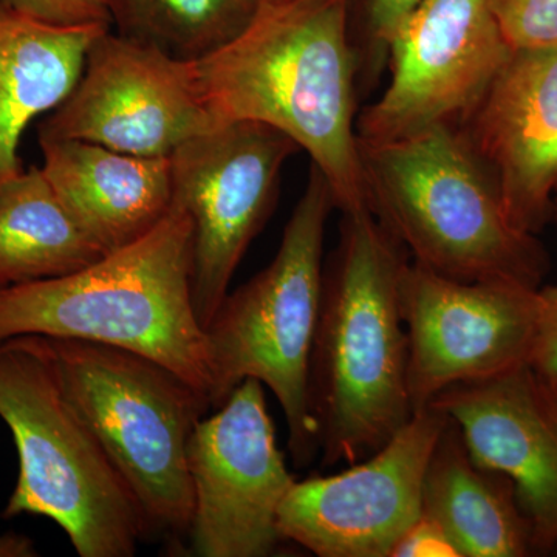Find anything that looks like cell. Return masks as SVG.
<instances>
[{
  "instance_id": "cell-20",
  "label": "cell",
  "mask_w": 557,
  "mask_h": 557,
  "mask_svg": "<svg viewBox=\"0 0 557 557\" xmlns=\"http://www.w3.org/2000/svg\"><path fill=\"white\" fill-rule=\"evenodd\" d=\"M112 27L183 61H200L231 42L260 0H106Z\"/></svg>"
},
{
  "instance_id": "cell-23",
  "label": "cell",
  "mask_w": 557,
  "mask_h": 557,
  "mask_svg": "<svg viewBox=\"0 0 557 557\" xmlns=\"http://www.w3.org/2000/svg\"><path fill=\"white\" fill-rule=\"evenodd\" d=\"M0 5L57 28H112L106 0H0Z\"/></svg>"
},
{
  "instance_id": "cell-3",
  "label": "cell",
  "mask_w": 557,
  "mask_h": 557,
  "mask_svg": "<svg viewBox=\"0 0 557 557\" xmlns=\"http://www.w3.org/2000/svg\"><path fill=\"white\" fill-rule=\"evenodd\" d=\"M20 336L134 351L171 369L208 398L209 346L194 307L188 212L174 201L145 237L86 269L0 287V343Z\"/></svg>"
},
{
  "instance_id": "cell-25",
  "label": "cell",
  "mask_w": 557,
  "mask_h": 557,
  "mask_svg": "<svg viewBox=\"0 0 557 557\" xmlns=\"http://www.w3.org/2000/svg\"><path fill=\"white\" fill-rule=\"evenodd\" d=\"M391 557H460V553L445 528L421 512L399 539Z\"/></svg>"
},
{
  "instance_id": "cell-15",
  "label": "cell",
  "mask_w": 557,
  "mask_h": 557,
  "mask_svg": "<svg viewBox=\"0 0 557 557\" xmlns=\"http://www.w3.org/2000/svg\"><path fill=\"white\" fill-rule=\"evenodd\" d=\"M458 129L496 180L511 222L536 234L557 185V46L512 51Z\"/></svg>"
},
{
  "instance_id": "cell-14",
  "label": "cell",
  "mask_w": 557,
  "mask_h": 557,
  "mask_svg": "<svg viewBox=\"0 0 557 557\" xmlns=\"http://www.w3.org/2000/svg\"><path fill=\"white\" fill-rule=\"evenodd\" d=\"M457 424L479 467L504 475L536 552L557 547V405L530 366L493 379L456 384L431 405Z\"/></svg>"
},
{
  "instance_id": "cell-2",
  "label": "cell",
  "mask_w": 557,
  "mask_h": 557,
  "mask_svg": "<svg viewBox=\"0 0 557 557\" xmlns=\"http://www.w3.org/2000/svg\"><path fill=\"white\" fill-rule=\"evenodd\" d=\"M409 262L372 211L341 219L324 265L311 348L309 397L324 467L383 448L413 416L399 278Z\"/></svg>"
},
{
  "instance_id": "cell-29",
  "label": "cell",
  "mask_w": 557,
  "mask_h": 557,
  "mask_svg": "<svg viewBox=\"0 0 557 557\" xmlns=\"http://www.w3.org/2000/svg\"><path fill=\"white\" fill-rule=\"evenodd\" d=\"M555 552H557V547H556Z\"/></svg>"
},
{
  "instance_id": "cell-28",
  "label": "cell",
  "mask_w": 557,
  "mask_h": 557,
  "mask_svg": "<svg viewBox=\"0 0 557 557\" xmlns=\"http://www.w3.org/2000/svg\"><path fill=\"white\" fill-rule=\"evenodd\" d=\"M260 2H274V0H260Z\"/></svg>"
},
{
  "instance_id": "cell-7",
  "label": "cell",
  "mask_w": 557,
  "mask_h": 557,
  "mask_svg": "<svg viewBox=\"0 0 557 557\" xmlns=\"http://www.w3.org/2000/svg\"><path fill=\"white\" fill-rule=\"evenodd\" d=\"M335 208L327 180L311 164L309 183L293 209L276 256L226 295L205 329L211 410L242 381H260L284 412L288 450L298 468L310 467L319 456L309 372L321 306L325 231Z\"/></svg>"
},
{
  "instance_id": "cell-18",
  "label": "cell",
  "mask_w": 557,
  "mask_h": 557,
  "mask_svg": "<svg viewBox=\"0 0 557 557\" xmlns=\"http://www.w3.org/2000/svg\"><path fill=\"white\" fill-rule=\"evenodd\" d=\"M423 512L445 528L460 557H525L536 552L515 486L472 460L450 418L429 460Z\"/></svg>"
},
{
  "instance_id": "cell-10",
  "label": "cell",
  "mask_w": 557,
  "mask_h": 557,
  "mask_svg": "<svg viewBox=\"0 0 557 557\" xmlns=\"http://www.w3.org/2000/svg\"><path fill=\"white\" fill-rule=\"evenodd\" d=\"M219 124L201 91L196 62L109 28L91 42L78 83L40 124L39 137L170 159Z\"/></svg>"
},
{
  "instance_id": "cell-21",
  "label": "cell",
  "mask_w": 557,
  "mask_h": 557,
  "mask_svg": "<svg viewBox=\"0 0 557 557\" xmlns=\"http://www.w3.org/2000/svg\"><path fill=\"white\" fill-rule=\"evenodd\" d=\"M421 0H350V33L359 73L368 83L379 78L388 46Z\"/></svg>"
},
{
  "instance_id": "cell-27",
  "label": "cell",
  "mask_w": 557,
  "mask_h": 557,
  "mask_svg": "<svg viewBox=\"0 0 557 557\" xmlns=\"http://www.w3.org/2000/svg\"><path fill=\"white\" fill-rule=\"evenodd\" d=\"M549 387H552V391H553V397H555L556 399V405H557V384H549Z\"/></svg>"
},
{
  "instance_id": "cell-5",
  "label": "cell",
  "mask_w": 557,
  "mask_h": 557,
  "mask_svg": "<svg viewBox=\"0 0 557 557\" xmlns=\"http://www.w3.org/2000/svg\"><path fill=\"white\" fill-rule=\"evenodd\" d=\"M54 376L127 483L148 541H188V445L208 398L171 369L123 348L39 336Z\"/></svg>"
},
{
  "instance_id": "cell-11",
  "label": "cell",
  "mask_w": 557,
  "mask_h": 557,
  "mask_svg": "<svg viewBox=\"0 0 557 557\" xmlns=\"http://www.w3.org/2000/svg\"><path fill=\"white\" fill-rule=\"evenodd\" d=\"M399 304L408 332L413 412L456 384L530 366L541 319V288L458 281L406 263Z\"/></svg>"
},
{
  "instance_id": "cell-17",
  "label": "cell",
  "mask_w": 557,
  "mask_h": 557,
  "mask_svg": "<svg viewBox=\"0 0 557 557\" xmlns=\"http://www.w3.org/2000/svg\"><path fill=\"white\" fill-rule=\"evenodd\" d=\"M104 30L50 27L0 5V189L24 171V132L69 97Z\"/></svg>"
},
{
  "instance_id": "cell-12",
  "label": "cell",
  "mask_w": 557,
  "mask_h": 557,
  "mask_svg": "<svg viewBox=\"0 0 557 557\" xmlns=\"http://www.w3.org/2000/svg\"><path fill=\"white\" fill-rule=\"evenodd\" d=\"M494 0H421L388 46L391 79L358 115L361 141L460 126L512 54Z\"/></svg>"
},
{
  "instance_id": "cell-19",
  "label": "cell",
  "mask_w": 557,
  "mask_h": 557,
  "mask_svg": "<svg viewBox=\"0 0 557 557\" xmlns=\"http://www.w3.org/2000/svg\"><path fill=\"white\" fill-rule=\"evenodd\" d=\"M102 256L40 166L22 171L0 189V287L65 276Z\"/></svg>"
},
{
  "instance_id": "cell-16",
  "label": "cell",
  "mask_w": 557,
  "mask_h": 557,
  "mask_svg": "<svg viewBox=\"0 0 557 557\" xmlns=\"http://www.w3.org/2000/svg\"><path fill=\"white\" fill-rule=\"evenodd\" d=\"M42 170L58 199L104 255L150 233L174 203L170 159L39 137Z\"/></svg>"
},
{
  "instance_id": "cell-4",
  "label": "cell",
  "mask_w": 557,
  "mask_h": 557,
  "mask_svg": "<svg viewBox=\"0 0 557 557\" xmlns=\"http://www.w3.org/2000/svg\"><path fill=\"white\" fill-rule=\"evenodd\" d=\"M369 208L418 265L458 281L541 288L547 252L509 219L496 180L453 124L359 139Z\"/></svg>"
},
{
  "instance_id": "cell-9",
  "label": "cell",
  "mask_w": 557,
  "mask_h": 557,
  "mask_svg": "<svg viewBox=\"0 0 557 557\" xmlns=\"http://www.w3.org/2000/svg\"><path fill=\"white\" fill-rule=\"evenodd\" d=\"M214 410L197 421L188 445L190 555H274L285 542L278 508L296 479L277 446L265 386L242 381Z\"/></svg>"
},
{
  "instance_id": "cell-24",
  "label": "cell",
  "mask_w": 557,
  "mask_h": 557,
  "mask_svg": "<svg viewBox=\"0 0 557 557\" xmlns=\"http://www.w3.org/2000/svg\"><path fill=\"white\" fill-rule=\"evenodd\" d=\"M542 309L530 368L547 384H557V285L541 288Z\"/></svg>"
},
{
  "instance_id": "cell-1",
  "label": "cell",
  "mask_w": 557,
  "mask_h": 557,
  "mask_svg": "<svg viewBox=\"0 0 557 557\" xmlns=\"http://www.w3.org/2000/svg\"><path fill=\"white\" fill-rule=\"evenodd\" d=\"M215 120L274 127L311 157L341 214L370 211L357 132L359 62L350 0H274L196 61Z\"/></svg>"
},
{
  "instance_id": "cell-13",
  "label": "cell",
  "mask_w": 557,
  "mask_h": 557,
  "mask_svg": "<svg viewBox=\"0 0 557 557\" xmlns=\"http://www.w3.org/2000/svg\"><path fill=\"white\" fill-rule=\"evenodd\" d=\"M448 423L428 406L368 460L296 480L278 508L282 539L319 557H391L423 512L424 475Z\"/></svg>"
},
{
  "instance_id": "cell-6",
  "label": "cell",
  "mask_w": 557,
  "mask_h": 557,
  "mask_svg": "<svg viewBox=\"0 0 557 557\" xmlns=\"http://www.w3.org/2000/svg\"><path fill=\"white\" fill-rule=\"evenodd\" d=\"M0 418L20 474L2 518L40 516L81 557H132L148 541L134 494L54 376L39 336L0 343Z\"/></svg>"
},
{
  "instance_id": "cell-22",
  "label": "cell",
  "mask_w": 557,
  "mask_h": 557,
  "mask_svg": "<svg viewBox=\"0 0 557 557\" xmlns=\"http://www.w3.org/2000/svg\"><path fill=\"white\" fill-rule=\"evenodd\" d=\"M493 7L512 50L557 46V0H494Z\"/></svg>"
},
{
  "instance_id": "cell-8",
  "label": "cell",
  "mask_w": 557,
  "mask_h": 557,
  "mask_svg": "<svg viewBox=\"0 0 557 557\" xmlns=\"http://www.w3.org/2000/svg\"><path fill=\"white\" fill-rule=\"evenodd\" d=\"M299 146L274 127L231 121L170 157L174 201L193 223V299L207 329L245 252L269 220L281 172Z\"/></svg>"
},
{
  "instance_id": "cell-26",
  "label": "cell",
  "mask_w": 557,
  "mask_h": 557,
  "mask_svg": "<svg viewBox=\"0 0 557 557\" xmlns=\"http://www.w3.org/2000/svg\"><path fill=\"white\" fill-rule=\"evenodd\" d=\"M38 556L35 542L30 537L16 533L0 534V557Z\"/></svg>"
}]
</instances>
